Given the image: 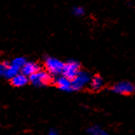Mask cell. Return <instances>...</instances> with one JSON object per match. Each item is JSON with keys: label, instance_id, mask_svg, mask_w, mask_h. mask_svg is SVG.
Segmentation results:
<instances>
[{"label": "cell", "instance_id": "cell-13", "mask_svg": "<svg viewBox=\"0 0 135 135\" xmlns=\"http://www.w3.org/2000/svg\"><path fill=\"white\" fill-rule=\"evenodd\" d=\"M88 133L91 135H109L105 131L102 130L98 126H93V127L89 128Z\"/></svg>", "mask_w": 135, "mask_h": 135}, {"label": "cell", "instance_id": "cell-1", "mask_svg": "<svg viewBox=\"0 0 135 135\" xmlns=\"http://www.w3.org/2000/svg\"><path fill=\"white\" fill-rule=\"evenodd\" d=\"M65 63L60 59L51 56H47L45 59V67L51 76H59L62 74Z\"/></svg>", "mask_w": 135, "mask_h": 135}, {"label": "cell", "instance_id": "cell-10", "mask_svg": "<svg viewBox=\"0 0 135 135\" xmlns=\"http://www.w3.org/2000/svg\"><path fill=\"white\" fill-rule=\"evenodd\" d=\"M20 73V69L17 68L16 66H14L9 63L8 65L4 69V76L5 79H11L13 77H15L17 74H18Z\"/></svg>", "mask_w": 135, "mask_h": 135}, {"label": "cell", "instance_id": "cell-6", "mask_svg": "<svg viewBox=\"0 0 135 135\" xmlns=\"http://www.w3.org/2000/svg\"><path fill=\"white\" fill-rule=\"evenodd\" d=\"M55 85H57L59 90L63 91H66V93H70L73 91V86H71V80L69 79L68 78L65 77L64 75L57 76L55 79Z\"/></svg>", "mask_w": 135, "mask_h": 135}, {"label": "cell", "instance_id": "cell-2", "mask_svg": "<svg viewBox=\"0 0 135 135\" xmlns=\"http://www.w3.org/2000/svg\"><path fill=\"white\" fill-rule=\"evenodd\" d=\"M30 82L36 87H43L52 81V76L47 71L39 70L29 77Z\"/></svg>", "mask_w": 135, "mask_h": 135}, {"label": "cell", "instance_id": "cell-9", "mask_svg": "<svg viewBox=\"0 0 135 135\" xmlns=\"http://www.w3.org/2000/svg\"><path fill=\"white\" fill-rule=\"evenodd\" d=\"M89 85H90L91 90H93L94 91H98L104 85V80H103V79L99 75H95L91 77V81L89 83Z\"/></svg>", "mask_w": 135, "mask_h": 135}, {"label": "cell", "instance_id": "cell-4", "mask_svg": "<svg viewBox=\"0 0 135 135\" xmlns=\"http://www.w3.org/2000/svg\"><path fill=\"white\" fill-rule=\"evenodd\" d=\"M91 77L90 74L86 71H80L79 74L71 79V86L73 91H80L84 88L85 85H87L91 81Z\"/></svg>", "mask_w": 135, "mask_h": 135}, {"label": "cell", "instance_id": "cell-14", "mask_svg": "<svg viewBox=\"0 0 135 135\" xmlns=\"http://www.w3.org/2000/svg\"><path fill=\"white\" fill-rule=\"evenodd\" d=\"M8 64L9 63L6 62V61H4V62H3V63H0V76H3L4 75V69L5 67L7 66Z\"/></svg>", "mask_w": 135, "mask_h": 135}, {"label": "cell", "instance_id": "cell-15", "mask_svg": "<svg viewBox=\"0 0 135 135\" xmlns=\"http://www.w3.org/2000/svg\"><path fill=\"white\" fill-rule=\"evenodd\" d=\"M49 135H59V134L57 133V132L55 130H51L50 131V133H49Z\"/></svg>", "mask_w": 135, "mask_h": 135}, {"label": "cell", "instance_id": "cell-3", "mask_svg": "<svg viewBox=\"0 0 135 135\" xmlns=\"http://www.w3.org/2000/svg\"><path fill=\"white\" fill-rule=\"evenodd\" d=\"M81 65L80 63L75 59H69L65 63L64 68H63L62 75L68 78L69 79H73L80 71Z\"/></svg>", "mask_w": 135, "mask_h": 135}, {"label": "cell", "instance_id": "cell-8", "mask_svg": "<svg viewBox=\"0 0 135 135\" xmlns=\"http://www.w3.org/2000/svg\"><path fill=\"white\" fill-rule=\"evenodd\" d=\"M30 81L29 77H27L26 75L23 74L21 73H19L18 74H17L15 77H13L11 79V85L15 87H22L25 86V85L28 84V82Z\"/></svg>", "mask_w": 135, "mask_h": 135}, {"label": "cell", "instance_id": "cell-5", "mask_svg": "<svg viewBox=\"0 0 135 135\" xmlns=\"http://www.w3.org/2000/svg\"><path fill=\"white\" fill-rule=\"evenodd\" d=\"M111 91L120 95H130L135 93V85L130 81H120L116 83Z\"/></svg>", "mask_w": 135, "mask_h": 135}, {"label": "cell", "instance_id": "cell-11", "mask_svg": "<svg viewBox=\"0 0 135 135\" xmlns=\"http://www.w3.org/2000/svg\"><path fill=\"white\" fill-rule=\"evenodd\" d=\"M26 59L25 58V57H17V58L13 59L11 61V64L14 65V66H16L17 68L20 69V71H21V68L24 66V65L26 63Z\"/></svg>", "mask_w": 135, "mask_h": 135}, {"label": "cell", "instance_id": "cell-7", "mask_svg": "<svg viewBox=\"0 0 135 135\" xmlns=\"http://www.w3.org/2000/svg\"><path fill=\"white\" fill-rule=\"evenodd\" d=\"M40 70V66L38 63L33 61H26V63L24 65V66L21 68L20 73L26 75L27 77H30L33 73H37Z\"/></svg>", "mask_w": 135, "mask_h": 135}, {"label": "cell", "instance_id": "cell-12", "mask_svg": "<svg viewBox=\"0 0 135 135\" xmlns=\"http://www.w3.org/2000/svg\"><path fill=\"white\" fill-rule=\"evenodd\" d=\"M85 13V10L82 6H73L71 9V14L75 17H82Z\"/></svg>", "mask_w": 135, "mask_h": 135}]
</instances>
